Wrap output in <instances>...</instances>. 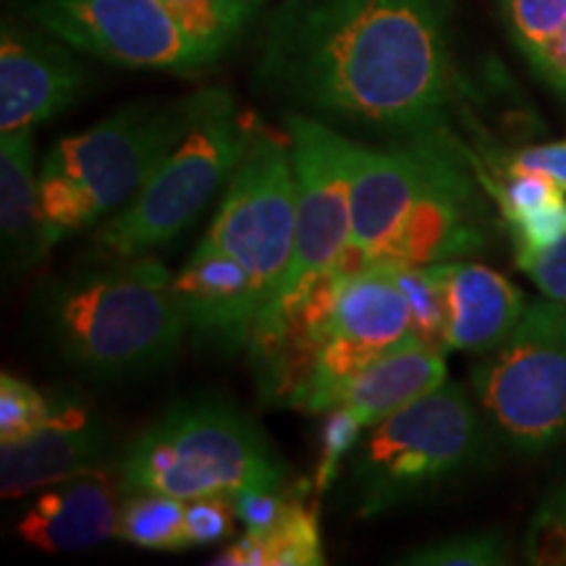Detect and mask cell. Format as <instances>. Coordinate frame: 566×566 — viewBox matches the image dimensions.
Returning a JSON list of instances; mask_svg holds the SVG:
<instances>
[{
  "mask_svg": "<svg viewBox=\"0 0 566 566\" xmlns=\"http://www.w3.org/2000/svg\"><path fill=\"white\" fill-rule=\"evenodd\" d=\"M451 11V0H281L260 32L254 84L384 145L462 142Z\"/></svg>",
  "mask_w": 566,
  "mask_h": 566,
  "instance_id": "obj_1",
  "label": "cell"
},
{
  "mask_svg": "<svg viewBox=\"0 0 566 566\" xmlns=\"http://www.w3.org/2000/svg\"><path fill=\"white\" fill-rule=\"evenodd\" d=\"M462 142L365 145L352 187L346 271L457 263L485 250L491 218Z\"/></svg>",
  "mask_w": 566,
  "mask_h": 566,
  "instance_id": "obj_2",
  "label": "cell"
},
{
  "mask_svg": "<svg viewBox=\"0 0 566 566\" xmlns=\"http://www.w3.org/2000/svg\"><path fill=\"white\" fill-rule=\"evenodd\" d=\"M38 321L53 349L97 380L163 370L189 334L174 275L153 254L101 258L51 281L38 300Z\"/></svg>",
  "mask_w": 566,
  "mask_h": 566,
  "instance_id": "obj_3",
  "label": "cell"
},
{
  "mask_svg": "<svg viewBox=\"0 0 566 566\" xmlns=\"http://www.w3.org/2000/svg\"><path fill=\"white\" fill-rule=\"evenodd\" d=\"M192 116L195 95L139 101L55 142L40 166L42 254L126 208L179 145Z\"/></svg>",
  "mask_w": 566,
  "mask_h": 566,
  "instance_id": "obj_4",
  "label": "cell"
},
{
  "mask_svg": "<svg viewBox=\"0 0 566 566\" xmlns=\"http://www.w3.org/2000/svg\"><path fill=\"white\" fill-rule=\"evenodd\" d=\"M286 462L252 417L223 399H181L147 424L118 459L126 493L176 499L226 495L242 488H281Z\"/></svg>",
  "mask_w": 566,
  "mask_h": 566,
  "instance_id": "obj_5",
  "label": "cell"
},
{
  "mask_svg": "<svg viewBox=\"0 0 566 566\" xmlns=\"http://www.w3.org/2000/svg\"><path fill=\"white\" fill-rule=\"evenodd\" d=\"M488 454V428L470 394L443 380L373 424L352 451L349 493L357 516H380L464 478Z\"/></svg>",
  "mask_w": 566,
  "mask_h": 566,
  "instance_id": "obj_6",
  "label": "cell"
},
{
  "mask_svg": "<svg viewBox=\"0 0 566 566\" xmlns=\"http://www.w3.org/2000/svg\"><path fill=\"white\" fill-rule=\"evenodd\" d=\"M258 124L239 111L229 90L195 92V116L139 195L97 226L101 258H142L179 239L237 171Z\"/></svg>",
  "mask_w": 566,
  "mask_h": 566,
  "instance_id": "obj_7",
  "label": "cell"
},
{
  "mask_svg": "<svg viewBox=\"0 0 566 566\" xmlns=\"http://www.w3.org/2000/svg\"><path fill=\"white\" fill-rule=\"evenodd\" d=\"M485 420L516 454H546L566 438V304L527 302L512 336L472 370Z\"/></svg>",
  "mask_w": 566,
  "mask_h": 566,
  "instance_id": "obj_8",
  "label": "cell"
},
{
  "mask_svg": "<svg viewBox=\"0 0 566 566\" xmlns=\"http://www.w3.org/2000/svg\"><path fill=\"white\" fill-rule=\"evenodd\" d=\"M283 126L296 176L294 258L271 313L254 325L252 338L268 334L315 281L342 263L352 244V187L359 142L294 111H286Z\"/></svg>",
  "mask_w": 566,
  "mask_h": 566,
  "instance_id": "obj_9",
  "label": "cell"
},
{
  "mask_svg": "<svg viewBox=\"0 0 566 566\" xmlns=\"http://www.w3.org/2000/svg\"><path fill=\"white\" fill-rule=\"evenodd\" d=\"M202 242L250 271L260 292L258 323L263 321L281 292L296 242V176L286 134L279 137L258 126Z\"/></svg>",
  "mask_w": 566,
  "mask_h": 566,
  "instance_id": "obj_10",
  "label": "cell"
},
{
  "mask_svg": "<svg viewBox=\"0 0 566 566\" xmlns=\"http://www.w3.org/2000/svg\"><path fill=\"white\" fill-rule=\"evenodd\" d=\"M21 17L80 53L126 69L200 74L221 61L184 30L166 0H24Z\"/></svg>",
  "mask_w": 566,
  "mask_h": 566,
  "instance_id": "obj_11",
  "label": "cell"
},
{
  "mask_svg": "<svg viewBox=\"0 0 566 566\" xmlns=\"http://www.w3.org/2000/svg\"><path fill=\"white\" fill-rule=\"evenodd\" d=\"M407 336H412V310L391 268L346 273L325 321L315 370L296 409L328 412L354 375Z\"/></svg>",
  "mask_w": 566,
  "mask_h": 566,
  "instance_id": "obj_12",
  "label": "cell"
},
{
  "mask_svg": "<svg viewBox=\"0 0 566 566\" xmlns=\"http://www.w3.org/2000/svg\"><path fill=\"white\" fill-rule=\"evenodd\" d=\"M76 48L38 24L3 21L0 32V134L34 129L69 111L92 84Z\"/></svg>",
  "mask_w": 566,
  "mask_h": 566,
  "instance_id": "obj_13",
  "label": "cell"
},
{
  "mask_svg": "<svg viewBox=\"0 0 566 566\" xmlns=\"http://www.w3.org/2000/svg\"><path fill=\"white\" fill-rule=\"evenodd\" d=\"M174 292L197 349L233 357L250 346L260 292L250 271L231 254L200 239L192 258L174 275Z\"/></svg>",
  "mask_w": 566,
  "mask_h": 566,
  "instance_id": "obj_14",
  "label": "cell"
},
{
  "mask_svg": "<svg viewBox=\"0 0 566 566\" xmlns=\"http://www.w3.org/2000/svg\"><path fill=\"white\" fill-rule=\"evenodd\" d=\"M108 446V428L71 399L59 420L0 443V493L19 499L101 467Z\"/></svg>",
  "mask_w": 566,
  "mask_h": 566,
  "instance_id": "obj_15",
  "label": "cell"
},
{
  "mask_svg": "<svg viewBox=\"0 0 566 566\" xmlns=\"http://www.w3.org/2000/svg\"><path fill=\"white\" fill-rule=\"evenodd\" d=\"M116 480L101 467L42 488L17 522V533L48 554H80L116 535Z\"/></svg>",
  "mask_w": 566,
  "mask_h": 566,
  "instance_id": "obj_16",
  "label": "cell"
},
{
  "mask_svg": "<svg viewBox=\"0 0 566 566\" xmlns=\"http://www.w3.org/2000/svg\"><path fill=\"white\" fill-rule=\"evenodd\" d=\"M446 352L491 354L512 336L527 300L506 275L480 263H443Z\"/></svg>",
  "mask_w": 566,
  "mask_h": 566,
  "instance_id": "obj_17",
  "label": "cell"
},
{
  "mask_svg": "<svg viewBox=\"0 0 566 566\" xmlns=\"http://www.w3.org/2000/svg\"><path fill=\"white\" fill-rule=\"evenodd\" d=\"M446 380V352L415 334L388 349L384 357L349 380L336 407H346L367 430L399 412L420 396L436 391ZM334 409V407H331Z\"/></svg>",
  "mask_w": 566,
  "mask_h": 566,
  "instance_id": "obj_18",
  "label": "cell"
},
{
  "mask_svg": "<svg viewBox=\"0 0 566 566\" xmlns=\"http://www.w3.org/2000/svg\"><path fill=\"white\" fill-rule=\"evenodd\" d=\"M34 129L0 134V247L9 273L38 265L40 244V174L34 171Z\"/></svg>",
  "mask_w": 566,
  "mask_h": 566,
  "instance_id": "obj_19",
  "label": "cell"
},
{
  "mask_svg": "<svg viewBox=\"0 0 566 566\" xmlns=\"http://www.w3.org/2000/svg\"><path fill=\"white\" fill-rule=\"evenodd\" d=\"M210 564L218 566H321L325 564L321 520L302 493L268 533H244Z\"/></svg>",
  "mask_w": 566,
  "mask_h": 566,
  "instance_id": "obj_20",
  "label": "cell"
},
{
  "mask_svg": "<svg viewBox=\"0 0 566 566\" xmlns=\"http://www.w3.org/2000/svg\"><path fill=\"white\" fill-rule=\"evenodd\" d=\"M501 9L530 66L566 101V0H501Z\"/></svg>",
  "mask_w": 566,
  "mask_h": 566,
  "instance_id": "obj_21",
  "label": "cell"
},
{
  "mask_svg": "<svg viewBox=\"0 0 566 566\" xmlns=\"http://www.w3.org/2000/svg\"><path fill=\"white\" fill-rule=\"evenodd\" d=\"M116 537L147 551H187V501L166 493H129L118 509Z\"/></svg>",
  "mask_w": 566,
  "mask_h": 566,
  "instance_id": "obj_22",
  "label": "cell"
},
{
  "mask_svg": "<svg viewBox=\"0 0 566 566\" xmlns=\"http://www.w3.org/2000/svg\"><path fill=\"white\" fill-rule=\"evenodd\" d=\"M166 3L184 30L223 59L247 27L258 19L265 0H166Z\"/></svg>",
  "mask_w": 566,
  "mask_h": 566,
  "instance_id": "obj_23",
  "label": "cell"
},
{
  "mask_svg": "<svg viewBox=\"0 0 566 566\" xmlns=\"http://www.w3.org/2000/svg\"><path fill=\"white\" fill-rule=\"evenodd\" d=\"M512 548H509L506 535L499 527L472 530V533H459L441 537V541L424 543L420 548L407 551L405 556L396 558V564L409 566H501L509 564Z\"/></svg>",
  "mask_w": 566,
  "mask_h": 566,
  "instance_id": "obj_24",
  "label": "cell"
},
{
  "mask_svg": "<svg viewBox=\"0 0 566 566\" xmlns=\"http://www.w3.org/2000/svg\"><path fill=\"white\" fill-rule=\"evenodd\" d=\"M412 310V334L446 352V289L443 263L391 268Z\"/></svg>",
  "mask_w": 566,
  "mask_h": 566,
  "instance_id": "obj_25",
  "label": "cell"
},
{
  "mask_svg": "<svg viewBox=\"0 0 566 566\" xmlns=\"http://www.w3.org/2000/svg\"><path fill=\"white\" fill-rule=\"evenodd\" d=\"M69 401V396L42 394L17 375L3 373L0 375V443L17 441L42 424L59 420Z\"/></svg>",
  "mask_w": 566,
  "mask_h": 566,
  "instance_id": "obj_26",
  "label": "cell"
},
{
  "mask_svg": "<svg viewBox=\"0 0 566 566\" xmlns=\"http://www.w3.org/2000/svg\"><path fill=\"white\" fill-rule=\"evenodd\" d=\"M527 564L566 566V480L551 488L537 504L522 537Z\"/></svg>",
  "mask_w": 566,
  "mask_h": 566,
  "instance_id": "obj_27",
  "label": "cell"
},
{
  "mask_svg": "<svg viewBox=\"0 0 566 566\" xmlns=\"http://www.w3.org/2000/svg\"><path fill=\"white\" fill-rule=\"evenodd\" d=\"M363 430H367L365 424L346 407H334L325 412L321 462H317V493H323L331 480L338 475V467L357 449Z\"/></svg>",
  "mask_w": 566,
  "mask_h": 566,
  "instance_id": "obj_28",
  "label": "cell"
},
{
  "mask_svg": "<svg viewBox=\"0 0 566 566\" xmlns=\"http://www.w3.org/2000/svg\"><path fill=\"white\" fill-rule=\"evenodd\" d=\"M564 195V189L556 187L554 181L527 174L504 176V181L491 187V197L499 205L504 223H512L516 218L527 216V212L543 208V205L554 202Z\"/></svg>",
  "mask_w": 566,
  "mask_h": 566,
  "instance_id": "obj_29",
  "label": "cell"
},
{
  "mask_svg": "<svg viewBox=\"0 0 566 566\" xmlns=\"http://www.w3.org/2000/svg\"><path fill=\"white\" fill-rule=\"evenodd\" d=\"M296 495L300 493L283 491V485H250L242 488L231 501L237 520L244 525V533H268V530L279 525L283 516H286V512L296 501Z\"/></svg>",
  "mask_w": 566,
  "mask_h": 566,
  "instance_id": "obj_30",
  "label": "cell"
},
{
  "mask_svg": "<svg viewBox=\"0 0 566 566\" xmlns=\"http://www.w3.org/2000/svg\"><path fill=\"white\" fill-rule=\"evenodd\" d=\"M233 501L226 495H202L187 501L189 546H210L233 535Z\"/></svg>",
  "mask_w": 566,
  "mask_h": 566,
  "instance_id": "obj_31",
  "label": "cell"
},
{
  "mask_svg": "<svg viewBox=\"0 0 566 566\" xmlns=\"http://www.w3.org/2000/svg\"><path fill=\"white\" fill-rule=\"evenodd\" d=\"M514 258L548 300L566 304V237L541 250H514Z\"/></svg>",
  "mask_w": 566,
  "mask_h": 566,
  "instance_id": "obj_32",
  "label": "cell"
},
{
  "mask_svg": "<svg viewBox=\"0 0 566 566\" xmlns=\"http://www.w3.org/2000/svg\"><path fill=\"white\" fill-rule=\"evenodd\" d=\"M499 168L504 176H543L566 192V139L509 153L506 158L499 160Z\"/></svg>",
  "mask_w": 566,
  "mask_h": 566,
  "instance_id": "obj_33",
  "label": "cell"
},
{
  "mask_svg": "<svg viewBox=\"0 0 566 566\" xmlns=\"http://www.w3.org/2000/svg\"><path fill=\"white\" fill-rule=\"evenodd\" d=\"M506 226L512 231L514 250H541L558 242L566 237V195Z\"/></svg>",
  "mask_w": 566,
  "mask_h": 566,
  "instance_id": "obj_34",
  "label": "cell"
}]
</instances>
